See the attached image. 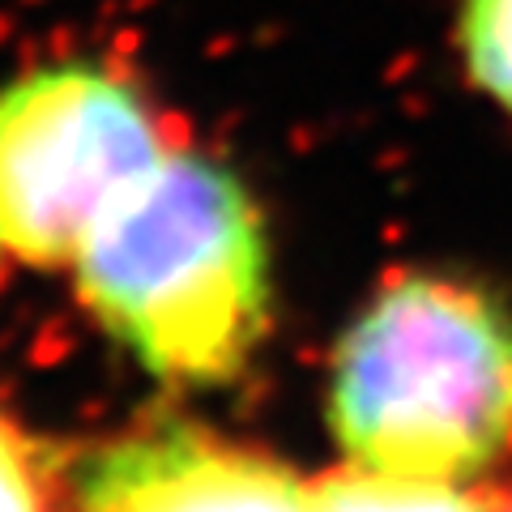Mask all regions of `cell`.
<instances>
[{
	"label": "cell",
	"mask_w": 512,
	"mask_h": 512,
	"mask_svg": "<svg viewBox=\"0 0 512 512\" xmlns=\"http://www.w3.org/2000/svg\"><path fill=\"white\" fill-rule=\"evenodd\" d=\"M312 512H491L487 500L457 491L444 478H414V474H329L325 483L308 487Z\"/></svg>",
	"instance_id": "cell-5"
},
{
	"label": "cell",
	"mask_w": 512,
	"mask_h": 512,
	"mask_svg": "<svg viewBox=\"0 0 512 512\" xmlns=\"http://www.w3.org/2000/svg\"><path fill=\"white\" fill-rule=\"evenodd\" d=\"M457 47L474 86L512 111V0H457Z\"/></svg>",
	"instance_id": "cell-6"
},
{
	"label": "cell",
	"mask_w": 512,
	"mask_h": 512,
	"mask_svg": "<svg viewBox=\"0 0 512 512\" xmlns=\"http://www.w3.org/2000/svg\"><path fill=\"white\" fill-rule=\"evenodd\" d=\"M333 427L367 470H487L512 444V320L470 286L393 282L338 350Z\"/></svg>",
	"instance_id": "cell-2"
},
{
	"label": "cell",
	"mask_w": 512,
	"mask_h": 512,
	"mask_svg": "<svg viewBox=\"0 0 512 512\" xmlns=\"http://www.w3.org/2000/svg\"><path fill=\"white\" fill-rule=\"evenodd\" d=\"M141 90L94 64H52L0 90V248L73 261L128 188L163 163Z\"/></svg>",
	"instance_id": "cell-3"
},
{
	"label": "cell",
	"mask_w": 512,
	"mask_h": 512,
	"mask_svg": "<svg viewBox=\"0 0 512 512\" xmlns=\"http://www.w3.org/2000/svg\"><path fill=\"white\" fill-rule=\"evenodd\" d=\"M0 512H47L35 457L5 419H0Z\"/></svg>",
	"instance_id": "cell-7"
},
{
	"label": "cell",
	"mask_w": 512,
	"mask_h": 512,
	"mask_svg": "<svg viewBox=\"0 0 512 512\" xmlns=\"http://www.w3.org/2000/svg\"><path fill=\"white\" fill-rule=\"evenodd\" d=\"M82 512H312L295 474L197 431H158L94 457Z\"/></svg>",
	"instance_id": "cell-4"
},
{
	"label": "cell",
	"mask_w": 512,
	"mask_h": 512,
	"mask_svg": "<svg viewBox=\"0 0 512 512\" xmlns=\"http://www.w3.org/2000/svg\"><path fill=\"white\" fill-rule=\"evenodd\" d=\"M94 316L163 380H231L269 329V248L244 184L167 150L77 248Z\"/></svg>",
	"instance_id": "cell-1"
}]
</instances>
